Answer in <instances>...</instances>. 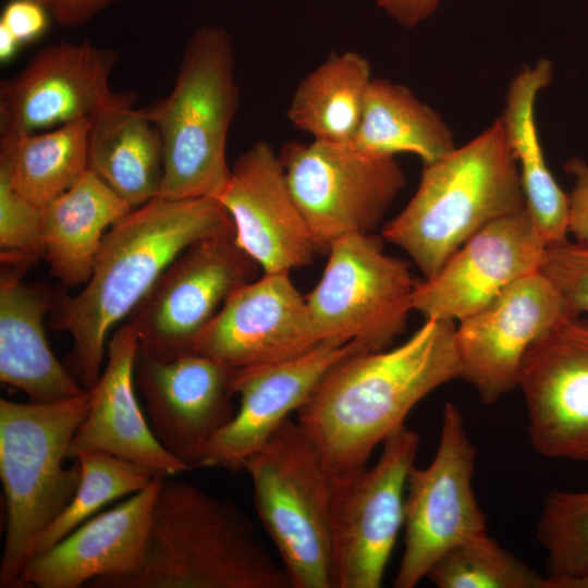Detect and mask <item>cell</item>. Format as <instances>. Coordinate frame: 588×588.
I'll return each instance as SVG.
<instances>
[{"label":"cell","instance_id":"cell-1","mask_svg":"<svg viewBox=\"0 0 588 588\" xmlns=\"http://www.w3.org/2000/svg\"><path fill=\"white\" fill-rule=\"evenodd\" d=\"M455 329L454 321L426 319L399 346L352 354L322 376L296 421L330 476L364 470L419 401L461 378Z\"/></svg>","mask_w":588,"mask_h":588},{"label":"cell","instance_id":"cell-2","mask_svg":"<svg viewBox=\"0 0 588 588\" xmlns=\"http://www.w3.org/2000/svg\"><path fill=\"white\" fill-rule=\"evenodd\" d=\"M233 226L217 198L158 196L110 226L85 287L61 304L53 321L56 330L72 338L71 367L85 390L101 375L109 330L127 318L183 250Z\"/></svg>","mask_w":588,"mask_h":588},{"label":"cell","instance_id":"cell-3","mask_svg":"<svg viewBox=\"0 0 588 588\" xmlns=\"http://www.w3.org/2000/svg\"><path fill=\"white\" fill-rule=\"evenodd\" d=\"M107 588L293 587L232 502L163 477L140 565Z\"/></svg>","mask_w":588,"mask_h":588},{"label":"cell","instance_id":"cell-4","mask_svg":"<svg viewBox=\"0 0 588 588\" xmlns=\"http://www.w3.org/2000/svg\"><path fill=\"white\" fill-rule=\"evenodd\" d=\"M525 207L518 166L499 117L462 147L424 164L415 194L382 235L430 279L469 237Z\"/></svg>","mask_w":588,"mask_h":588},{"label":"cell","instance_id":"cell-5","mask_svg":"<svg viewBox=\"0 0 588 588\" xmlns=\"http://www.w3.org/2000/svg\"><path fill=\"white\" fill-rule=\"evenodd\" d=\"M233 39L222 27L201 26L187 41L171 93L144 108L163 148L158 197L217 198L232 168L226 137L238 106Z\"/></svg>","mask_w":588,"mask_h":588},{"label":"cell","instance_id":"cell-6","mask_svg":"<svg viewBox=\"0 0 588 588\" xmlns=\"http://www.w3.org/2000/svg\"><path fill=\"white\" fill-rule=\"evenodd\" d=\"M89 406V393L51 403L0 400V477L7 507L0 588H21V575L44 530L73 499L81 479L68 449Z\"/></svg>","mask_w":588,"mask_h":588},{"label":"cell","instance_id":"cell-7","mask_svg":"<svg viewBox=\"0 0 588 588\" xmlns=\"http://www.w3.org/2000/svg\"><path fill=\"white\" fill-rule=\"evenodd\" d=\"M257 515L293 588H336L329 523L330 475L290 417L244 465Z\"/></svg>","mask_w":588,"mask_h":588},{"label":"cell","instance_id":"cell-8","mask_svg":"<svg viewBox=\"0 0 588 588\" xmlns=\"http://www.w3.org/2000/svg\"><path fill=\"white\" fill-rule=\"evenodd\" d=\"M278 155L318 252L346 235L371 233L405 186L394 156L352 145L291 140Z\"/></svg>","mask_w":588,"mask_h":588},{"label":"cell","instance_id":"cell-9","mask_svg":"<svg viewBox=\"0 0 588 588\" xmlns=\"http://www.w3.org/2000/svg\"><path fill=\"white\" fill-rule=\"evenodd\" d=\"M328 255L321 279L305 297L319 341L388 348L414 310L408 264L385 255L371 233L346 235Z\"/></svg>","mask_w":588,"mask_h":588},{"label":"cell","instance_id":"cell-10","mask_svg":"<svg viewBox=\"0 0 588 588\" xmlns=\"http://www.w3.org/2000/svg\"><path fill=\"white\" fill-rule=\"evenodd\" d=\"M418 446V433L403 425L383 441L371 468L330 476L329 523L336 588L381 587L404 524L405 489Z\"/></svg>","mask_w":588,"mask_h":588},{"label":"cell","instance_id":"cell-11","mask_svg":"<svg viewBox=\"0 0 588 588\" xmlns=\"http://www.w3.org/2000/svg\"><path fill=\"white\" fill-rule=\"evenodd\" d=\"M477 451L457 406L446 402L436 455L411 469L404 501V552L393 586L413 588L451 548L487 535L473 489Z\"/></svg>","mask_w":588,"mask_h":588},{"label":"cell","instance_id":"cell-12","mask_svg":"<svg viewBox=\"0 0 588 588\" xmlns=\"http://www.w3.org/2000/svg\"><path fill=\"white\" fill-rule=\"evenodd\" d=\"M257 268L234 226L189 245L127 316L139 345L160 358L193 352L219 306L256 280Z\"/></svg>","mask_w":588,"mask_h":588},{"label":"cell","instance_id":"cell-13","mask_svg":"<svg viewBox=\"0 0 588 588\" xmlns=\"http://www.w3.org/2000/svg\"><path fill=\"white\" fill-rule=\"evenodd\" d=\"M232 370L194 351L160 358L138 343L134 376L149 426L163 449L188 470L200 467L206 446L236 413Z\"/></svg>","mask_w":588,"mask_h":588},{"label":"cell","instance_id":"cell-14","mask_svg":"<svg viewBox=\"0 0 588 588\" xmlns=\"http://www.w3.org/2000/svg\"><path fill=\"white\" fill-rule=\"evenodd\" d=\"M538 453L588 464V319L566 315L525 353L517 375Z\"/></svg>","mask_w":588,"mask_h":588},{"label":"cell","instance_id":"cell-15","mask_svg":"<svg viewBox=\"0 0 588 588\" xmlns=\"http://www.w3.org/2000/svg\"><path fill=\"white\" fill-rule=\"evenodd\" d=\"M566 315L549 280L539 270L527 273L460 321L455 340L461 378L485 404L495 403L517 387L518 369L531 344Z\"/></svg>","mask_w":588,"mask_h":588},{"label":"cell","instance_id":"cell-16","mask_svg":"<svg viewBox=\"0 0 588 588\" xmlns=\"http://www.w3.org/2000/svg\"><path fill=\"white\" fill-rule=\"evenodd\" d=\"M119 58L114 49L87 40L42 48L1 81V131L36 133L91 119L118 95L110 89V76Z\"/></svg>","mask_w":588,"mask_h":588},{"label":"cell","instance_id":"cell-17","mask_svg":"<svg viewBox=\"0 0 588 588\" xmlns=\"http://www.w3.org/2000/svg\"><path fill=\"white\" fill-rule=\"evenodd\" d=\"M546 242L523 208L469 237L430 279L416 283L413 308L425 319L461 321L538 270Z\"/></svg>","mask_w":588,"mask_h":588},{"label":"cell","instance_id":"cell-18","mask_svg":"<svg viewBox=\"0 0 588 588\" xmlns=\"http://www.w3.org/2000/svg\"><path fill=\"white\" fill-rule=\"evenodd\" d=\"M320 344L306 298L281 272L236 290L200 332L194 352L241 368L295 358Z\"/></svg>","mask_w":588,"mask_h":588},{"label":"cell","instance_id":"cell-19","mask_svg":"<svg viewBox=\"0 0 588 588\" xmlns=\"http://www.w3.org/2000/svg\"><path fill=\"white\" fill-rule=\"evenodd\" d=\"M360 352L368 351L357 342L328 341L295 358L233 368L230 389L241 406L206 446L200 467L244 470L247 458L306 402L322 376Z\"/></svg>","mask_w":588,"mask_h":588},{"label":"cell","instance_id":"cell-20","mask_svg":"<svg viewBox=\"0 0 588 588\" xmlns=\"http://www.w3.org/2000/svg\"><path fill=\"white\" fill-rule=\"evenodd\" d=\"M217 199L231 216L237 244L264 273L311 264L317 247L269 143L258 140L237 158Z\"/></svg>","mask_w":588,"mask_h":588},{"label":"cell","instance_id":"cell-21","mask_svg":"<svg viewBox=\"0 0 588 588\" xmlns=\"http://www.w3.org/2000/svg\"><path fill=\"white\" fill-rule=\"evenodd\" d=\"M163 477L115 507L84 522L25 566L21 587L107 588L140 565L155 498Z\"/></svg>","mask_w":588,"mask_h":588},{"label":"cell","instance_id":"cell-22","mask_svg":"<svg viewBox=\"0 0 588 588\" xmlns=\"http://www.w3.org/2000/svg\"><path fill=\"white\" fill-rule=\"evenodd\" d=\"M138 338L127 321L108 342V360L89 393L88 412L68 449V458L101 451L138 464L157 476L172 477L188 468L155 437L134 392Z\"/></svg>","mask_w":588,"mask_h":588},{"label":"cell","instance_id":"cell-23","mask_svg":"<svg viewBox=\"0 0 588 588\" xmlns=\"http://www.w3.org/2000/svg\"><path fill=\"white\" fill-rule=\"evenodd\" d=\"M34 261L1 254L0 380L20 389L32 402L51 403L85 389L53 355L44 319L53 303L48 286L23 281Z\"/></svg>","mask_w":588,"mask_h":588},{"label":"cell","instance_id":"cell-24","mask_svg":"<svg viewBox=\"0 0 588 588\" xmlns=\"http://www.w3.org/2000/svg\"><path fill=\"white\" fill-rule=\"evenodd\" d=\"M135 102L134 91H118L88 134V169L133 209L158 196L163 175L160 134Z\"/></svg>","mask_w":588,"mask_h":588},{"label":"cell","instance_id":"cell-25","mask_svg":"<svg viewBox=\"0 0 588 588\" xmlns=\"http://www.w3.org/2000/svg\"><path fill=\"white\" fill-rule=\"evenodd\" d=\"M553 75L548 59L524 65L511 82L500 117L516 159L526 208L546 244L567 238L568 195L553 177L536 125V101Z\"/></svg>","mask_w":588,"mask_h":588},{"label":"cell","instance_id":"cell-26","mask_svg":"<svg viewBox=\"0 0 588 588\" xmlns=\"http://www.w3.org/2000/svg\"><path fill=\"white\" fill-rule=\"evenodd\" d=\"M133 208L89 169L44 207V254L51 273L65 286L91 275L105 231Z\"/></svg>","mask_w":588,"mask_h":588},{"label":"cell","instance_id":"cell-27","mask_svg":"<svg viewBox=\"0 0 588 588\" xmlns=\"http://www.w3.org/2000/svg\"><path fill=\"white\" fill-rule=\"evenodd\" d=\"M350 145L376 156L414 154L422 164L434 162L456 147L452 131L436 110L406 86L373 77Z\"/></svg>","mask_w":588,"mask_h":588},{"label":"cell","instance_id":"cell-28","mask_svg":"<svg viewBox=\"0 0 588 588\" xmlns=\"http://www.w3.org/2000/svg\"><path fill=\"white\" fill-rule=\"evenodd\" d=\"M90 119L46 133L1 131L0 172L22 197L44 208L88 169Z\"/></svg>","mask_w":588,"mask_h":588},{"label":"cell","instance_id":"cell-29","mask_svg":"<svg viewBox=\"0 0 588 588\" xmlns=\"http://www.w3.org/2000/svg\"><path fill=\"white\" fill-rule=\"evenodd\" d=\"M371 69L356 51L331 53L297 85L287 118L315 140L350 145L357 131Z\"/></svg>","mask_w":588,"mask_h":588},{"label":"cell","instance_id":"cell-30","mask_svg":"<svg viewBox=\"0 0 588 588\" xmlns=\"http://www.w3.org/2000/svg\"><path fill=\"white\" fill-rule=\"evenodd\" d=\"M74 458L81 466L76 492L40 535L34 555L50 549L105 504L122 495L137 493L157 477L138 464L101 451H83Z\"/></svg>","mask_w":588,"mask_h":588},{"label":"cell","instance_id":"cell-31","mask_svg":"<svg viewBox=\"0 0 588 588\" xmlns=\"http://www.w3.org/2000/svg\"><path fill=\"white\" fill-rule=\"evenodd\" d=\"M426 577L440 588H546L547 583L488 534L451 548Z\"/></svg>","mask_w":588,"mask_h":588},{"label":"cell","instance_id":"cell-32","mask_svg":"<svg viewBox=\"0 0 588 588\" xmlns=\"http://www.w3.org/2000/svg\"><path fill=\"white\" fill-rule=\"evenodd\" d=\"M538 541L547 552L546 588H564L588 573V491H553L537 523Z\"/></svg>","mask_w":588,"mask_h":588},{"label":"cell","instance_id":"cell-33","mask_svg":"<svg viewBox=\"0 0 588 588\" xmlns=\"http://www.w3.org/2000/svg\"><path fill=\"white\" fill-rule=\"evenodd\" d=\"M42 220L40 208L16 193L7 175L0 172V247L1 253L42 258Z\"/></svg>","mask_w":588,"mask_h":588},{"label":"cell","instance_id":"cell-34","mask_svg":"<svg viewBox=\"0 0 588 588\" xmlns=\"http://www.w3.org/2000/svg\"><path fill=\"white\" fill-rule=\"evenodd\" d=\"M538 270L559 292L568 315L588 314V246L567 238L547 244Z\"/></svg>","mask_w":588,"mask_h":588},{"label":"cell","instance_id":"cell-35","mask_svg":"<svg viewBox=\"0 0 588 588\" xmlns=\"http://www.w3.org/2000/svg\"><path fill=\"white\" fill-rule=\"evenodd\" d=\"M564 171L574 180L568 195V233L588 246V163L575 157L565 162Z\"/></svg>","mask_w":588,"mask_h":588},{"label":"cell","instance_id":"cell-36","mask_svg":"<svg viewBox=\"0 0 588 588\" xmlns=\"http://www.w3.org/2000/svg\"><path fill=\"white\" fill-rule=\"evenodd\" d=\"M46 10L34 0H12L3 9L0 25L21 42L40 36L48 25Z\"/></svg>","mask_w":588,"mask_h":588},{"label":"cell","instance_id":"cell-37","mask_svg":"<svg viewBox=\"0 0 588 588\" xmlns=\"http://www.w3.org/2000/svg\"><path fill=\"white\" fill-rule=\"evenodd\" d=\"M64 28L85 25L97 13L118 0H34Z\"/></svg>","mask_w":588,"mask_h":588},{"label":"cell","instance_id":"cell-38","mask_svg":"<svg viewBox=\"0 0 588 588\" xmlns=\"http://www.w3.org/2000/svg\"><path fill=\"white\" fill-rule=\"evenodd\" d=\"M442 0H376L382 9L397 24L413 28L430 17Z\"/></svg>","mask_w":588,"mask_h":588},{"label":"cell","instance_id":"cell-39","mask_svg":"<svg viewBox=\"0 0 588 588\" xmlns=\"http://www.w3.org/2000/svg\"><path fill=\"white\" fill-rule=\"evenodd\" d=\"M20 45L21 42L14 35L3 25H0V60L5 62L13 58Z\"/></svg>","mask_w":588,"mask_h":588},{"label":"cell","instance_id":"cell-40","mask_svg":"<svg viewBox=\"0 0 588 588\" xmlns=\"http://www.w3.org/2000/svg\"><path fill=\"white\" fill-rule=\"evenodd\" d=\"M564 588H588V573L577 579L568 581Z\"/></svg>","mask_w":588,"mask_h":588}]
</instances>
